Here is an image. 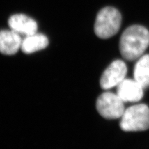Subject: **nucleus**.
Segmentation results:
<instances>
[{"label":"nucleus","mask_w":149,"mask_h":149,"mask_svg":"<svg viewBox=\"0 0 149 149\" xmlns=\"http://www.w3.org/2000/svg\"><path fill=\"white\" fill-rule=\"evenodd\" d=\"M144 89L135 79H124L117 86V94L124 102H137L144 96Z\"/></svg>","instance_id":"6"},{"label":"nucleus","mask_w":149,"mask_h":149,"mask_svg":"<svg viewBox=\"0 0 149 149\" xmlns=\"http://www.w3.org/2000/svg\"><path fill=\"white\" fill-rule=\"evenodd\" d=\"M127 70V66L124 61L120 59L113 61L102 74L100 86L104 90L117 86L126 79Z\"/></svg>","instance_id":"5"},{"label":"nucleus","mask_w":149,"mask_h":149,"mask_svg":"<svg viewBox=\"0 0 149 149\" xmlns=\"http://www.w3.org/2000/svg\"><path fill=\"white\" fill-rule=\"evenodd\" d=\"M122 15L114 7L107 6L100 10L95 22V35L101 39H109L115 35L120 29Z\"/></svg>","instance_id":"2"},{"label":"nucleus","mask_w":149,"mask_h":149,"mask_svg":"<svg viewBox=\"0 0 149 149\" xmlns=\"http://www.w3.org/2000/svg\"><path fill=\"white\" fill-rule=\"evenodd\" d=\"M8 25L11 30L20 35L34 34L37 31V24L33 19L24 14H15L10 16Z\"/></svg>","instance_id":"7"},{"label":"nucleus","mask_w":149,"mask_h":149,"mask_svg":"<svg viewBox=\"0 0 149 149\" xmlns=\"http://www.w3.org/2000/svg\"><path fill=\"white\" fill-rule=\"evenodd\" d=\"M124 102L118 95L105 92L99 96L96 102V109L102 117L107 120L122 117L125 109Z\"/></svg>","instance_id":"4"},{"label":"nucleus","mask_w":149,"mask_h":149,"mask_svg":"<svg viewBox=\"0 0 149 149\" xmlns=\"http://www.w3.org/2000/svg\"><path fill=\"white\" fill-rule=\"evenodd\" d=\"M49 41L46 35L35 33L26 36L22 40L21 50L26 54H31L44 49L48 46Z\"/></svg>","instance_id":"9"},{"label":"nucleus","mask_w":149,"mask_h":149,"mask_svg":"<svg viewBox=\"0 0 149 149\" xmlns=\"http://www.w3.org/2000/svg\"><path fill=\"white\" fill-rule=\"evenodd\" d=\"M149 46V31L140 25H133L122 33L120 50L122 57L128 61L138 59Z\"/></svg>","instance_id":"1"},{"label":"nucleus","mask_w":149,"mask_h":149,"mask_svg":"<svg viewBox=\"0 0 149 149\" xmlns=\"http://www.w3.org/2000/svg\"><path fill=\"white\" fill-rule=\"evenodd\" d=\"M120 121L124 131H141L149 128V108L146 104H137L124 111Z\"/></svg>","instance_id":"3"},{"label":"nucleus","mask_w":149,"mask_h":149,"mask_svg":"<svg viewBox=\"0 0 149 149\" xmlns=\"http://www.w3.org/2000/svg\"><path fill=\"white\" fill-rule=\"evenodd\" d=\"M134 79L144 88L149 86V55L139 57L134 68Z\"/></svg>","instance_id":"10"},{"label":"nucleus","mask_w":149,"mask_h":149,"mask_svg":"<svg viewBox=\"0 0 149 149\" xmlns=\"http://www.w3.org/2000/svg\"><path fill=\"white\" fill-rule=\"evenodd\" d=\"M21 35L13 30L0 31V53L6 55H13L21 49Z\"/></svg>","instance_id":"8"}]
</instances>
